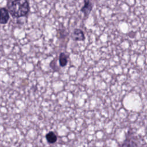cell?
Returning a JSON list of instances; mask_svg holds the SVG:
<instances>
[{
	"label": "cell",
	"mask_w": 147,
	"mask_h": 147,
	"mask_svg": "<svg viewBox=\"0 0 147 147\" xmlns=\"http://www.w3.org/2000/svg\"><path fill=\"white\" fill-rule=\"evenodd\" d=\"M71 37L74 41H83L85 39L83 32L79 29H75L74 30Z\"/></svg>",
	"instance_id": "cell-5"
},
{
	"label": "cell",
	"mask_w": 147,
	"mask_h": 147,
	"mask_svg": "<svg viewBox=\"0 0 147 147\" xmlns=\"http://www.w3.org/2000/svg\"><path fill=\"white\" fill-rule=\"evenodd\" d=\"M9 19V11L5 7L0 8V24H6Z\"/></svg>",
	"instance_id": "cell-4"
},
{
	"label": "cell",
	"mask_w": 147,
	"mask_h": 147,
	"mask_svg": "<svg viewBox=\"0 0 147 147\" xmlns=\"http://www.w3.org/2000/svg\"><path fill=\"white\" fill-rule=\"evenodd\" d=\"M9 13L15 17L26 16L29 11V5L27 0H13L8 5Z\"/></svg>",
	"instance_id": "cell-1"
},
{
	"label": "cell",
	"mask_w": 147,
	"mask_h": 147,
	"mask_svg": "<svg viewBox=\"0 0 147 147\" xmlns=\"http://www.w3.org/2000/svg\"><path fill=\"white\" fill-rule=\"evenodd\" d=\"M138 140L133 136L128 135L123 141L120 147H138Z\"/></svg>",
	"instance_id": "cell-2"
},
{
	"label": "cell",
	"mask_w": 147,
	"mask_h": 147,
	"mask_svg": "<svg viewBox=\"0 0 147 147\" xmlns=\"http://www.w3.org/2000/svg\"><path fill=\"white\" fill-rule=\"evenodd\" d=\"M46 139L50 144H53L57 141V136L53 131H50L46 134Z\"/></svg>",
	"instance_id": "cell-6"
},
{
	"label": "cell",
	"mask_w": 147,
	"mask_h": 147,
	"mask_svg": "<svg viewBox=\"0 0 147 147\" xmlns=\"http://www.w3.org/2000/svg\"><path fill=\"white\" fill-rule=\"evenodd\" d=\"M92 9V4L90 0H84V5L80 11L84 14L85 17H87Z\"/></svg>",
	"instance_id": "cell-3"
},
{
	"label": "cell",
	"mask_w": 147,
	"mask_h": 147,
	"mask_svg": "<svg viewBox=\"0 0 147 147\" xmlns=\"http://www.w3.org/2000/svg\"><path fill=\"white\" fill-rule=\"evenodd\" d=\"M59 61L61 67L65 66L68 62V56L64 53H61L59 55Z\"/></svg>",
	"instance_id": "cell-7"
}]
</instances>
